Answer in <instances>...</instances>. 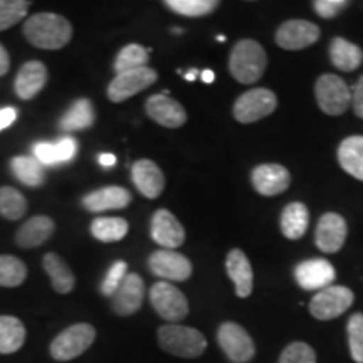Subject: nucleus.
<instances>
[{
	"label": "nucleus",
	"mask_w": 363,
	"mask_h": 363,
	"mask_svg": "<svg viewBox=\"0 0 363 363\" xmlns=\"http://www.w3.org/2000/svg\"><path fill=\"white\" fill-rule=\"evenodd\" d=\"M24 35L30 44L45 51H57L69 44L72 26L66 17L52 12H40L30 16L24 24Z\"/></svg>",
	"instance_id": "1"
},
{
	"label": "nucleus",
	"mask_w": 363,
	"mask_h": 363,
	"mask_svg": "<svg viewBox=\"0 0 363 363\" xmlns=\"http://www.w3.org/2000/svg\"><path fill=\"white\" fill-rule=\"evenodd\" d=\"M267 67V54L259 43L240 39L230 51L229 71L235 81L254 84L262 78Z\"/></svg>",
	"instance_id": "2"
},
{
	"label": "nucleus",
	"mask_w": 363,
	"mask_h": 363,
	"mask_svg": "<svg viewBox=\"0 0 363 363\" xmlns=\"http://www.w3.org/2000/svg\"><path fill=\"white\" fill-rule=\"evenodd\" d=\"M158 345L162 350L180 358H197L207 348V340L192 326L163 325L157 331Z\"/></svg>",
	"instance_id": "3"
},
{
	"label": "nucleus",
	"mask_w": 363,
	"mask_h": 363,
	"mask_svg": "<svg viewBox=\"0 0 363 363\" xmlns=\"http://www.w3.org/2000/svg\"><path fill=\"white\" fill-rule=\"evenodd\" d=\"M96 340V330L89 323L72 325L57 335L51 343V355L57 362H69L88 350Z\"/></svg>",
	"instance_id": "4"
},
{
	"label": "nucleus",
	"mask_w": 363,
	"mask_h": 363,
	"mask_svg": "<svg viewBox=\"0 0 363 363\" xmlns=\"http://www.w3.org/2000/svg\"><path fill=\"white\" fill-rule=\"evenodd\" d=\"M316 103L320 110L330 116H340L352 103V89L337 74L320 76L315 86Z\"/></svg>",
	"instance_id": "5"
},
{
	"label": "nucleus",
	"mask_w": 363,
	"mask_h": 363,
	"mask_svg": "<svg viewBox=\"0 0 363 363\" xmlns=\"http://www.w3.org/2000/svg\"><path fill=\"white\" fill-rule=\"evenodd\" d=\"M150 303L153 310L172 325L187 318L189 315V301L185 294L167 281H158L150 289Z\"/></svg>",
	"instance_id": "6"
},
{
	"label": "nucleus",
	"mask_w": 363,
	"mask_h": 363,
	"mask_svg": "<svg viewBox=\"0 0 363 363\" xmlns=\"http://www.w3.org/2000/svg\"><path fill=\"white\" fill-rule=\"evenodd\" d=\"M278 106V98L267 88H254L240 94L234 103V118L239 123H256L269 116Z\"/></svg>",
	"instance_id": "7"
},
{
	"label": "nucleus",
	"mask_w": 363,
	"mask_h": 363,
	"mask_svg": "<svg viewBox=\"0 0 363 363\" xmlns=\"http://www.w3.org/2000/svg\"><path fill=\"white\" fill-rule=\"evenodd\" d=\"M353 299H355V294H353L352 289L345 288V286H328V288L321 289L313 296L310 303V313L316 320H335V318L342 316L347 310H350Z\"/></svg>",
	"instance_id": "8"
},
{
	"label": "nucleus",
	"mask_w": 363,
	"mask_h": 363,
	"mask_svg": "<svg viewBox=\"0 0 363 363\" xmlns=\"http://www.w3.org/2000/svg\"><path fill=\"white\" fill-rule=\"evenodd\" d=\"M217 340H219L222 352L225 353L227 358L235 363L249 362L256 355V345H254L251 335L233 321H225L219 326Z\"/></svg>",
	"instance_id": "9"
},
{
	"label": "nucleus",
	"mask_w": 363,
	"mask_h": 363,
	"mask_svg": "<svg viewBox=\"0 0 363 363\" xmlns=\"http://www.w3.org/2000/svg\"><path fill=\"white\" fill-rule=\"evenodd\" d=\"M157 71L148 66L121 72V74H116L115 79L108 86V98L113 103H123L135 94L150 88L153 83H157Z\"/></svg>",
	"instance_id": "10"
},
{
	"label": "nucleus",
	"mask_w": 363,
	"mask_h": 363,
	"mask_svg": "<svg viewBox=\"0 0 363 363\" xmlns=\"http://www.w3.org/2000/svg\"><path fill=\"white\" fill-rule=\"evenodd\" d=\"M148 267L163 281H187L192 276V262L174 249H158L148 257Z\"/></svg>",
	"instance_id": "11"
},
{
	"label": "nucleus",
	"mask_w": 363,
	"mask_h": 363,
	"mask_svg": "<svg viewBox=\"0 0 363 363\" xmlns=\"http://www.w3.org/2000/svg\"><path fill=\"white\" fill-rule=\"evenodd\" d=\"M320 27L310 21L291 19L281 24L276 30V44L286 51H301L320 39Z\"/></svg>",
	"instance_id": "12"
},
{
	"label": "nucleus",
	"mask_w": 363,
	"mask_h": 363,
	"mask_svg": "<svg viewBox=\"0 0 363 363\" xmlns=\"http://www.w3.org/2000/svg\"><path fill=\"white\" fill-rule=\"evenodd\" d=\"M294 278L306 291H316V289L321 291V289L331 286L337 278V271H335L333 264L326 259H308L296 266Z\"/></svg>",
	"instance_id": "13"
},
{
	"label": "nucleus",
	"mask_w": 363,
	"mask_h": 363,
	"mask_svg": "<svg viewBox=\"0 0 363 363\" xmlns=\"http://www.w3.org/2000/svg\"><path fill=\"white\" fill-rule=\"evenodd\" d=\"M145 299V283L142 276L130 272L111 298V308L118 316H130L142 308Z\"/></svg>",
	"instance_id": "14"
},
{
	"label": "nucleus",
	"mask_w": 363,
	"mask_h": 363,
	"mask_svg": "<svg viewBox=\"0 0 363 363\" xmlns=\"http://www.w3.org/2000/svg\"><path fill=\"white\" fill-rule=\"evenodd\" d=\"M347 234L348 227L343 217L335 212H326L325 216L320 217V222L316 225V246L323 252H338L347 240Z\"/></svg>",
	"instance_id": "15"
},
{
	"label": "nucleus",
	"mask_w": 363,
	"mask_h": 363,
	"mask_svg": "<svg viewBox=\"0 0 363 363\" xmlns=\"http://www.w3.org/2000/svg\"><path fill=\"white\" fill-rule=\"evenodd\" d=\"M145 111L158 125L165 128H180L187 121V111L179 101L167 94H153L145 103Z\"/></svg>",
	"instance_id": "16"
},
{
	"label": "nucleus",
	"mask_w": 363,
	"mask_h": 363,
	"mask_svg": "<svg viewBox=\"0 0 363 363\" xmlns=\"http://www.w3.org/2000/svg\"><path fill=\"white\" fill-rule=\"evenodd\" d=\"M252 187L264 197H274L283 194L291 184V175L286 167L278 163H264L256 167L251 174Z\"/></svg>",
	"instance_id": "17"
},
{
	"label": "nucleus",
	"mask_w": 363,
	"mask_h": 363,
	"mask_svg": "<svg viewBox=\"0 0 363 363\" xmlns=\"http://www.w3.org/2000/svg\"><path fill=\"white\" fill-rule=\"evenodd\" d=\"M150 234H152V239L155 240L158 246L163 249H177L185 240L184 225L167 208H160L153 214Z\"/></svg>",
	"instance_id": "18"
},
{
	"label": "nucleus",
	"mask_w": 363,
	"mask_h": 363,
	"mask_svg": "<svg viewBox=\"0 0 363 363\" xmlns=\"http://www.w3.org/2000/svg\"><path fill=\"white\" fill-rule=\"evenodd\" d=\"M131 180L138 192L147 199H157L165 189V175L155 162L142 160L135 162L131 167Z\"/></svg>",
	"instance_id": "19"
},
{
	"label": "nucleus",
	"mask_w": 363,
	"mask_h": 363,
	"mask_svg": "<svg viewBox=\"0 0 363 363\" xmlns=\"http://www.w3.org/2000/svg\"><path fill=\"white\" fill-rule=\"evenodd\" d=\"M48 67L43 62L29 61L17 72L13 89H16V94L21 99L29 101V99L35 98L43 91L45 83H48Z\"/></svg>",
	"instance_id": "20"
},
{
	"label": "nucleus",
	"mask_w": 363,
	"mask_h": 363,
	"mask_svg": "<svg viewBox=\"0 0 363 363\" xmlns=\"http://www.w3.org/2000/svg\"><path fill=\"white\" fill-rule=\"evenodd\" d=\"M34 158L43 167H56L71 162L78 153V142L72 136H65L56 143L38 142L33 147Z\"/></svg>",
	"instance_id": "21"
},
{
	"label": "nucleus",
	"mask_w": 363,
	"mask_h": 363,
	"mask_svg": "<svg viewBox=\"0 0 363 363\" xmlns=\"http://www.w3.org/2000/svg\"><path fill=\"white\" fill-rule=\"evenodd\" d=\"M131 202L130 190L118 185H110V187H103L94 190L81 201L83 207L88 212H104V211H118V208L128 207Z\"/></svg>",
	"instance_id": "22"
},
{
	"label": "nucleus",
	"mask_w": 363,
	"mask_h": 363,
	"mask_svg": "<svg viewBox=\"0 0 363 363\" xmlns=\"http://www.w3.org/2000/svg\"><path fill=\"white\" fill-rule=\"evenodd\" d=\"M225 271L235 286L239 298H247L252 293L254 272L247 256L240 249H233L225 257Z\"/></svg>",
	"instance_id": "23"
},
{
	"label": "nucleus",
	"mask_w": 363,
	"mask_h": 363,
	"mask_svg": "<svg viewBox=\"0 0 363 363\" xmlns=\"http://www.w3.org/2000/svg\"><path fill=\"white\" fill-rule=\"evenodd\" d=\"M56 230V224L51 217L48 216H35L26 220L24 224L19 227L16 234V242L24 249H33L48 240Z\"/></svg>",
	"instance_id": "24"
},
{
	"label": "nucleus",
	"mask_w": 363,
	"mask_h": 363,
	"mask_svg": "<svg viewBox=\"0 0 363 363\" xmlns=\"http://www.w3.org/2000/svg\"><path fill=\"white\" fill-rule=\"evenodd\" d=\"M94 121H96V115H94L93 103L88 98H81L76 99L61 116L59 128L65 131L88 130L94 125Z\"/></svg>",
	"instance_id": "25"
},
{
	"label": "nucleus",
	"mask_w": 363,
	"mask_h": 363,
	"mask_svg": "<svg viewBox=\"0 0 363 363\" xmlns=\"http://www.w3.org/2000/svg\"><path fill=\"white\" fill-rule=\"evenodd\" d=\"M43 266L45 272H48L49 279H51L52 288L59 294H67L74 289V272L71 271V267L67 266V262L61 256H57L54 252H48L43 259Z\"/></svg>",
	"instance_id": "26"
},
{
	"label": "nucleus",
	"mask_w": 363,
	"mask_h": 363,
	"mask_svg": "<svg viewBox=\"0 0 363 363\" xmlns=\"http://www.w3.org/2000/svg\"><path fill=\"white\" fill-rule=\"evenodd\" d=\"M310 225V211L305 203L291 202L281 214V230L288 239L298 240L306 234Z\"/></svg>",
	"instance_id": "27"
},
{
	"label": "nucleus",
	"mask_w": 363,
	"mask_h": 363,
	"mask_svg": "<svg viewBox=\"0 0 363 363\" xmlns=\"http://www.w3.org/2000/svg\"><path fill=\"white\" fill-rule=\"evenodd\" d=\"M330 59L340 71L352 72L362 66L363 51L350 40L335 38L330 44Z\"/></svg>",
	"instance_id": "28"
},
{
	"label": "nucleus",
	"mask_w": 363,
	"mask_h": 363,
	"mask_svg": "<svg viewBox=\"0 0 363 363\" xmlns=\"http://www.w3.org/2000/svg\"><path fill=\"white\" fill-rule=\"evenodd\" d=\"M338 162L342 169L363 182V136H348L338 148Z\"/></svg>",
	"instance_id": "29"
},
{
	"label": "nucleus",
	"mask_w": 363,
	"mask_h": 363,
	"mask_svg": "<svg viewBox=\"0 0 363 363\" xmlns=\"http://www.w3.org/2000/svg\"><path fill=\"white\" fill-rule=\"evenodd\" d=\"M26 342V326L16 316H0V353L9 355L21 350Z\"/></svg>",
	"instance_id": "30"
},
{
	"label": "nucleus",
	"mask_w": 363,
	"mask_h": 363,
	"mask_svg": "<svg viewBox=\"0 0 363 363\" xmlns=\"http://www.w3.org/2000/svg\"><path fill=\"white\" fill-rule=\"evenodd\" d=\"M11 169L16 179L27 187H40L45 180L44 167L34 157H13L11 160Z\"/></svg>",
	"instance_id": "31"
},
{
	"label": "nucleus",
	"mask_w": 363,
	"mask_h": 363,
	"mask_svg": "<svg viewBox=\"0 0 363 363\" xmlns=\"http://www.w3.org/2000/svg\"><path fill=\"white\" fill-rule=\"evenodd\" d=\"M91 234L101 242H118L128 234V222L121 217H98L91 222Z\"/></svg>",
	"instance_id": "32"
},
{
	"label": "nucleus",
	"mask_w": 363,
	"mask_h": 363,
	"mask_svg": "<svg viewBox=\"0 0 363 363\" xmlns=\"http://www.w3.org/2000/svg\"><path fill=\"white\" fill-rule=\"evenodd\" d=\"M27 212V201L13 187H0V216L7 220H19Z\"/></svg>",
	"instance_id": "33"
},
{
	"label": "nucleus",
	"mask_w": 363,
	"mask_h": 363,
	"mask_svg": "<svg viewBox=\"0 0 363 363\" xmlns=\"http://www.w3.org/2000/svg\"><path fill=\"white\" fill-rule=\"evenodd\" d=\"M148 49H145L140 44H128L118 52L115 59V71L116 74L121 72L140 69V67H147L148 65Z\"/></svg>",
	"instance_id": "34"
},
{
	"label": "nucleus",
	"mask_w": 363,
	"mask_h": 363,
	"mask_svg": "<svg viewBox=\"0 0 363 363\" xmlns=\"http://www.w3.org/2000/svg\"><path fill=\"white\" fill-rule=\"evenodd\" d=\"M27 278V267L19 257L0 256V286L4 288H16L21 286Z\"/></svg>",
	"instance_id": "35"
},
{
	"label": "nucleus",
	"mask_w": 363,
	"mask_h": 363,
	"mask_svg": "<svg viewBox=\"0 0 363 363\" xmlns=\"http://www.w3.org/2000/svg\"><path fill=\"white\" fill-rule=\"evenodd\" d=\"M165 6L172 12L184 17H203L214 12L219 7V2L216 0H167Z\"/></svg>",
	"instance_id": "36"
},
{
	"label": "nucleus",
	"mask_w": 363,
	"mask_h": 363,
	"mask_svg": "<svg viewBox=\"0 0 363 363\" xmlns=\"http://www.w3.org/2000/svg\"><path fill=\"white\" fill-rule=\"evenodd\" d=\"M30 2L24 0H0V33L7 30L24 19Z\"/></svg>",
	"instance_id": "37"
},
{
	"label": "nucleus",
	"mask_w": 363,
	"mask_h": 363,
	"mask_svg": "<svg viewBox=\"0 0 363 363\" xmlns=\"http://www.w3.org/2000/svg\"><path fill=\"white\" fill-rule=\"evenodd\" d=\"M347 331L352 358L357 363H363V313H355V315L350 316Z\"/></svg>",
	"instance_id": "38"
},
{
	"label": "nucleus",
	"mask_w": 363,
	"mask_h": 363,
	"mask_svg": "<svg viewBox=\"0 0 363 363\" xmlns=\"http://www.w3.org/2000/svg\"><path fill=\"white\" fill-rule=\"evenodd\" d=\"M279 363H316V353L305 342H293L281 353Z\"/></svg>",
	"instance_id": "39"
},
{
	"label": "nucleus",
	"mask_w": 363,
	"mask_h": 363,
	"mask_svg": "<svg viewBox=\"0 0 363 363\" xmlns=\"http://www.w3.org/2000/svg\"><path fill=\"white\" fill-rule=\"evenodd\" d=\"M128 274L126 272V262L125 261H116L110 269H108L106 276H104L103 283H101V294L104 296L113 298V294L118 291L120 284L123 283L125 276Z\"/></svg>",
	"instance_id": "40"
},
{
	"label": "nucleus",
	"mask_w": 363,
	"mask_h": 363,
	"mask_svg": "<svg viewBox=\"0 0 363 363\" xmlns=\"http://www.w3.org/2000/svg\"><path fill=\"white\" fill-rule=\"evenodd\" d=\"M315 12L323 19H335L338 13H342L348 7L347 0H316L313 2Z\"/></svg>",
	"instance_id": "41"
},
{
	"label": "nucleus",
	"mask_w": 363,
	"mask_h": 363,
	"mask_svg": "<svg viewBox=\"0 0 363 363\" xmlns=\"http://www.w3.org/2000/svg\"><path fill=\"white\" fill-rule=\"evenodd\" d=\"M352 104L355 115L363 120V76L358 79V83L352 91Z\"/></svg>",
	"instance_id": "42"
},
{
	"label": "nucleus",
	"mask_w": 363,
	"mask_h": 363,
	"mask_svg": "<svg viewBox=\"0 0 363 363\" xmlns=\"http://www.w3.org/2000/svg\"><path fill=\"white\" fill-rule=\"evenodd\" d=\"M17 118V110L13 106L0 108V131L11 126Z\"/></svg>",
	"instance_id": "43"
},
{
	"label": "nucleus",
	"mask_w": 363,
	"mask_h": 363,
	"mask_svg": "<svg viewBox=\"0 0 363 363\" xmlns=\"http://www.w3.org/2000/svg\"><path fill=\"white\" fill-rule=\"evenodd\" d=\"M9 67H11V56H9L7 49L0 44V76L7 74Z\"/></svg>",
	"instance_id": "44"
},
{
	"label": "nucleus",
	"mask_w": 363,
	"mask_h": 363,
	"mask_svg": "<svg viewBox=\"0 0 363 363\" xmlns=\"http://www.w3.org/2000/svg\"><path fill=\"white\" fill-rule=\"evenodd\" d=\"M98 163L103 169H111L116 163V157L113 155V153H101V155L98 157Z\"/></svg>",
	"instance_id": "45"
},
{
	"label": "nucleus",
	"mask_w": 363,
	"mask_h": 363,
	"mask_svg": "<svg viewBox=\"0 0 363 363\" xmlns=\"http://www.w3.org/2000/svg\"><path fill=\"white\" fill-rule=\"evenodd\" d=\"M201 78H202L203 83L211 84V83H214V81H216V72L211 71V69H206V71L201 72Z\"/></svg>",
	"instance_id": "46"
},
{
	"label": "nucleus",
	"mask_w": 363,
	"mask_h": 363,
	"mask_svg": "<svg viewBox=\"0 0 363 363\" xmlns=\"http://www.w3.org/2000/svg\"><path fill=\"white\" fill-rule=\"evenodd\" d=\"M197 74H201V72H199L197 69H190V71H187V72H185V79H187V81H194L195 78H197Z\"/></svg>",
	"instance_id": "47"
},
{
	"label": "nucleus",
	"mask_w": 363,
	"mask_h": 363,
	"mask_svg": "<svg viewBox=\"0 0 363 363\" xmlns=\"http://www.w3.org/2000/svg\"><path fill=\"white\" fill-rule=\"evenodd\" d=\"M217 40H219V43H225V35H217Z\"/></svg>",
	"instance_id": "48"
}]
</instances>
